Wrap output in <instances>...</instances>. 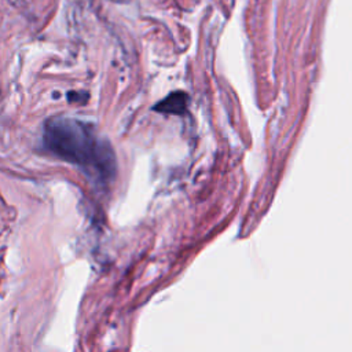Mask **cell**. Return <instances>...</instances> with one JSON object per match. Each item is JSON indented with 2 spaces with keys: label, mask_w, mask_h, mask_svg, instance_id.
<instances>
[{
  "label": "cell",
  "mask_w": 352,
  "mask_h": 352,
  "mask_svg": "<svg viewBox=\"0 0 352 352\" xmlns=\"http://www.w3.org/2000/svg\"><path fill=\"white\" fill-rule=\"evenodd\" d=\"M43 142L55 157L81 166L99 182L116 175V155L92 125L69 117H52L44 124Z\"/></svg>",
  "instance_id": "cell-1"
},
{
  "label": "cell",
  "mask_w": 352,
  "mask_h": 352,
  "mask_svg": "<svg viewBox=\"0 0 352 352\" xmlns=\"http://www.w3.org/2000/svg\"><path fill=\"white\" fill-rule=\"evenodd\" d=\"M188 98L184 92H173L154 106V110L161 113L182 114L187 107Z\"/></svg>",
  "instance_id": "cell-2"
},
{
  "label": "cell",
  "mask_w": 352,
  "mask_h": 352,
  "mask_svg": "<svg viewBox=\"0 0 352 352\" xmlns=\"http://www.w3.org/2000/svg\"><path fill=\"white\" fill-rule=\"evenodd\" d=\"M89 98V94L85 91L76 92V91H69L67 92V100L70 103H78V104H85Z\"/></svg>",
  "instance_id": "cell-3"
}]
</instances>
